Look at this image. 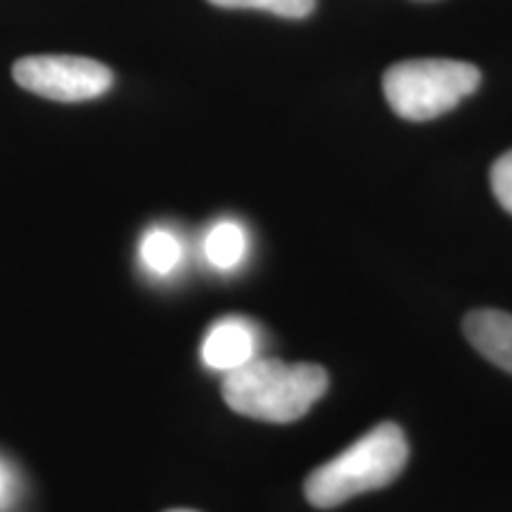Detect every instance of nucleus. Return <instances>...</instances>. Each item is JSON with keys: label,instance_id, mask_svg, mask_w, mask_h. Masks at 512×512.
Instances as JSON below:
<instances>
[{"label": "nucleus", "instance_id": "nucleus-3", "mask_svg": "<svg viewBox=\"0 0 512 512\" xmlns=\"http://www.w3.org/2000/svg\"><path fill=\"white\" fill-rule=\"evenodd\" d=\"M479 69L460 60H406L384 74L389 107L408 121H430L479 88Z\"/></svg>", "mask_w": 512, "mask_h": 512}, {"label": "nucleus", "instance_id": "nucleus-7", "mask_svg": "<svg viewBox=\"0 0 512 512\" xmlns=\"http://www.w3.org/2000/svg\"><path fill=\"white\" fill-rule=\"evenodd\" d=\"M247 254V233L238 221H219L204 238V256L216 271H233Z\"/></svg>", "mask_w": 512, "mask_h": 512}, {"label": "nucleus", "instance_id": "nucleus-12", "mask_svg": "<svg viewBox=\"0 0 512 512\" xmlns=\"http://www.w3.org/2000/svg\"><path fill=\"white\" fill-rule=\"evenodd\" d=\"M169 512H195V510H169Z\"/></svg>", "mask_w": 512, "mask_h": 512}, {"label": "nucleus", "instance_id": "nucleus-8", "mask_svg": "<svg viewBox=\"0 0 512 512\" xmlns=\"http://www.w3.org/2000/svg\"><path fill=\"white\" fill-rule=\"evenodd\" d=\"M140 259L155 275L174 273L183 259V245L171 230L155 228L140 242Z\"/></svg>", "mask_w": 512, "mask_h": 512}, {"label": "nucleus", "instance_id": "nucleus-11", "mask_svg": "<svg viewBox=\"0 0 512 512\" xmlns=\"http://www.w3.org/2000/svg\"><path fill=\"white\" fill-rule=\"evenodd\" d=\"M3 494H5V475L3 470H0V498H3Z\"/></svg>", "mask_w": 512, "mask_h": 512}, {"label": "nucleus", "instance_id": "nucleus-4", "mask_svg": "<svg viewBox=\"0 0 512 512\" xmlns=\"http://www.w3.org/2000/svg\"><path fill=\"white\" fill-rule=\"evenodd\" d=\"M12 79L24 91L57 102H86L112 88L110 67L79 55H29L15 62Z\"/></svg>", "mask_w": 512, "mask_h": 512}, {"label": "nucleus", "instance_id": "nucleus-1", "mask_svg": "<svg viewBox=\"0 0 512 512\" xmlns=\"http://www.w3.org/2000/svg\"><path fill=\"white\" fill-rule=\"evenodd\" d=\"M223 399L235 413L285 425L304 418L328 392V373L316 363L254 358L223 377Z\"/></svg>", "mask_w": 512, "mask_h": 512}, {"label": "nucleus", "instance_id": "nucleus-9", "mask_svg": "<svg viewBox=\"0 0 512 512\" xmlns=\"http://www.w3.org/2000/svg\"><path fill=\"white\" fill-rule=\"evenodd\" d=\"M209 3L228 10H266L290 19L309 17L316 8V0H209Z\"/></svg>", "mask_w": 512, "mask_h": 512}, {"label": "nucleus", "instance_id": "nucleus-2", "mask_svg": "<svg viewBox=\"0 0 512 512\" xmlns=\"http://www.w3.org/2000/svg\"><path fill=\"white\" fill-rule=\"evenodd\" d=\"M406 463L408 441L401 427L382 422L347 451L313 470L304 484V494L313 508H337L358 494L392 484Z\"/></svg>", "mask_w": 512, "mask_h": 512}, {"label": "nucleus", "instance_id": "nucleus-10", "mask_svg": "<svg viewBox=\"0 0 512 512\" xmlns=\"http://www.w3.org/2000/svg\"><path fill=\"white\" fill-rule=\"evenodd\" d=\"M491 188L501 207L512 214V150L491 166Z\"/></svg>", "mask_w": 512, "mask_h": 512}, {"label": "nucleus", "instance_id": "nucleus-6", "mask_svg": "<svg viewBox=\"0 0 512 512\" xmlns=\"http://www.w3.org/2000/svg\"><path fill=\"white\" fill-rule=\"evenodd\" d=\"M465 337L482 354L505 373L512 375V316L498 309H477L463 320Z\"/></svg>", "mask_w": 512, "mask_h": 512}, {"label": "nucleus", "instance_id": "nucleus-5", "mask_svg": "<svg viewBox=\"0 0 512 512\" xmlns=\"http://www.w3.org/2000/svg\"><path fill=\"white\" fill-rule=\"evenodd\" d=\"M256 330L245 318L228 316L214 323L202 342V361L211 370L233 373L245 363L254 361Z\"/></svg>", "mask_w": 512, "mask_h": 512}]
</instances>
